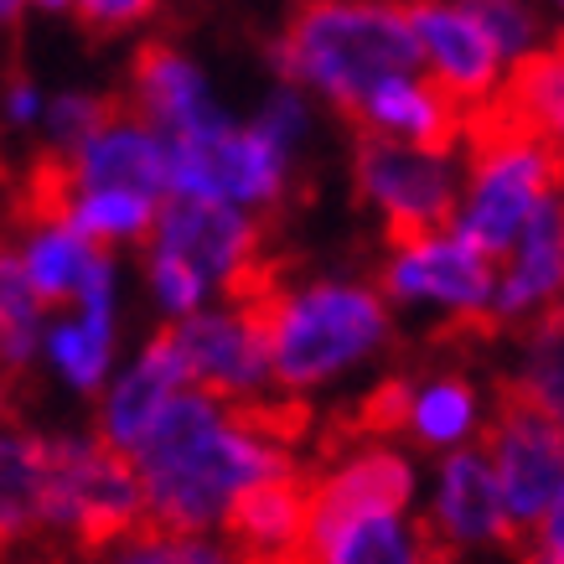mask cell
I'll return each instance as SVG.
<instances>
[{
  "label": "cell",
  "instance_id": "cell-1",
  "mask_svg": "<svg viewBox=\"0 0 564 564\" xmlns=\"http://www.w3.org/2000/svg\"><path fill=\"white\" fill-rule=\"evenodd\" d=\"M130 462L145 492L140 529L203 533L207 523H218L239 487L270 477L295 456L228 425L223 410L203 393H172L151 430L130 445Z\"/></svg>",
  "mask_w": 564,
  "mask_h": 564
},
{
  "label": "cell",
  "instance_id": "cell-2",
  "mask_svg": "<svg viewBox=\"0 0 564 564\" xmlns=\"http://www.w3.org/2000/svg\"><path fill=\"white\" fill-rule=\"evenodd\" d=\"M311 135L316 104L274 78L249 115H223L172 140V197H203L270 218L291 203Z\"/></svg>",
  "mask_w": 564,
  "mask_h": 564
},
{
  "label": "cell",
  "instance_id": "cell-3",
  "mask_svg": "<svg viewBox=\"0 0 564 564\" xmlns=\"http://www.w3.org/2000/svg\"><path fill=\"white\" fill-rule=\"evenodd\" d=\"M264 63L316 109L352 115L378 78L414 68L404 0H295L264 47Z\"/></svg>",
  "mask_w": 564,
  "mask_h": 564
},
{
  "label": "cell",
  "instance_id": "cell-4",
  "mask_svg": "<svg viewBox=\"0 0 564 564\" xmlns=\"http://www.w3.org/2000/svg\"><path fill=\"white\" fill-rule=\"evenodd\" d=\"M140 249H145V285L172 322L203 311L213 295L259 291L274 274L264 218L203 197H166Z\"/></svg>",
  "mask_w": 564,
  "mask_h": 564
},
{
  "label": "cell",
  "instance_id": "cell-5",
  "mask_svg": "<svg viewBox=\"0 0 564 564\" xmlns=\"http://www.w3.org/2000/svg\"><path fill=\"white\" fill-rule=\"evenodd\" d=\"M264 311V343H270V378L280 389H306L343 373L373 347L389 343V301L373 280L358 274H316L285 280L274 270L259 291Z\"/></svg>",
  "mask_w": 564,
  "mask_h": 564
},
{
  "label": "cell",
  "instance_id": "cell-6",
  "mask_svg": "<svg viewBox=\"0 0 564 564\" xmlns=\"http://www.w3.org/2000/svg\"><path fill=\"white\" fill-rule=\"evenodd\" d=\"M481 456L497 477L508 554L518 564H560V393L513 373L497 383V410L481 430Z\"/></svg>",
  "mask_w": 564,
  "mask_h": 564
},
{
  "label": "cell",
  "instance_id": "cell-7",
  "mask_svg": "<svg viewBox=\"0 0 564 564\" xmlns=\"http://www.w3.org/2000/svg\"><path fill=\"white\" fill-rule=\"evenodd\" d=\"M462 187L451 228L481 254L502 259V249L523 234V223L560 197V140L533 135L502 115H477L466 124Z\"/></svg>",
  "mask_w": 564,
  "mask_h": 564
},
{
  "label": "cell",
  "instance_id": "cell-8",
  "mask_svg": "<svg viewBox=\"0 0 564 564\" xmlns=\"http://www.w3.org/2000/svg\"><path fill=\"white\" fill-rule=\"evenodd\" d=\"M456 187L462 145H404L383 135H358L352 145V192L389 243L451 228Z\"/></svg>",
  "mask_w": 564,
  "mask_h": 564
},
{
  "label": "cell",
  "instance_id": "cell-9",
  "mask_svg": "<svg viewBox=\"0 0 564 564\" xmlns=\"http://www.w3.org/2000/svg\"><path fill=\"white\" fill-rule=\"evenodd\" d=\"M373 285L389 306H441L445 332H462V337L497 332L492 326L497 259L481 254L477 243H466L456 228L393 239Z\"/></svg>",
  "mask_w": 564,
  "mask_h": 564
},
{
  "label": "cell",
  "instance_id": "cell-10",
  "mask_svg": "<svg viewBox=\"0 0 564 564\" xmlns=\"http://www.w3.org/2000/svg\"><path fill=\"white\" fill-rule=\"evenodd\" d=\"M145 492L135 462L104 435L94 441H52V529H68L84 554H99L115 539L140 529Z\"/></svg>",
  "mask_w": 564,
  "mask_h": 564
},
{
  "label": "cell",
  "instance_id": "cell-11",
  "mask_svg": "<svg viewBox=\"0 0 564 564\" xmlns=\"http://www.w3.org/2000/svg\"><path fill=\"white\" fill-rule=\"evenodd\" d=\"M42 192H135L151 203L172 197V140L140 115H130L124 104H115L94 130H88L73 151L47 155Z\"/></svg>",
  "mask_w": 564,
  "mask_h": 564
},
{
  "label": "cell",
  "instance_id": "cell-12",
  "mask_svg": "<svg viewBox=\"0 0 564 564\" xmlns=\"http://www.w3.org/2000/svg\"><path fill=\"white\" fill-rule=\"evenodd\" d=\"M270 285V280H264ZM259 285V291H264ZM259 291L223 295L218 306H203L172 322V343L182 373L203 399L223 404L270 383V343H264V311Z\"/></svg>",
  "mask_w": 564,
  "mask_h": 564
},
{
  "label": "cell",
  "instance_id": "cell-13",
  "mask_svg": "<svg viewBox=\"0 0 564 564\" xmlns=\"http://www.w3.org/2000/svg\"><path fill=\"white\" fill-rule=\"evenodd\" d=\"M404 17H410L414 36V68L425 73L466 120L497 109L513 68L502 63L497 42L481 32V21L462 0H404Z\"/></svg>",
  "mask_w": 564,
  "mask_h": 564
},
{
  "label": "cell",
  "instance_id": "cell-14",
  "mask_svg": "<svg viewBox=\"0 0 564 564\" xmlns=\"http://www.w3.org/2000/svg\"><path fill=\"white\" fill-rule=\"evenodd\" d=\"M124 109L155 124L166 140L192 135V130L228 115L207 63L182 42H166V36L135 47L130 68H124Z\"/></svg>",
  "mask_w": 564,
  "mask_h": 564
},
{
  "label": "cell",
  "instance_id": "cell-15",
  "mask_svg": "<svg viewBox=\"0 0 564 564\" xmlns=\"http://www.w3.org/2000/svg\"><path fill=\"white\" fill-rule=\"evenodd\" d=\"M410 492H414L410 462L383 451V445L358 451L347 466L311 471V554H316V564H326L332 539L347 533L352 523L399 518L410 508Z\"/></svg>",
  "mask_w": 564,
  "mask_h": 564
},
{
  "label": "cell",
  "instance_id": "cell-16",
  "mask_svg": "<svg viewBox=\"0 0 564 564\" xmlns=\"http://www.w3.org/2000/svg\"><path fill=\"white\" fill-rule=\"evenodd\" d=\"M564 285V213L560 197L544 203L523 223L502 259H497V285H492V326H529L544 311H560Z\"/></svg>",
  "mask_w": 564,
  "mask_h": 564
},
{
  "label": "cell",
  "instance_id": "cell-17",
  "mask_svg": "<svg viewBox=\"0 0 564 564\" xmlns=\"http://www.w3.org/2000/svg\"><path fill=\"white\" fill-rule=\"evenodd\" d=\"M347 120H358L362 135L404 140V145H462L466 124H471L420 68H399L378 78Z\"/></svg>",
  "mask_w": 564,
  "mask_h": 564
},
{
  "label": "cell",
  "instance_id": "cell-18",
  "mask_svg": "<svg viewBox=\"0 0 564 564\" xmlns=\"http://www.w3.org/2000/svg\"><path fill=\"white\" fill-rule=\"evenodd\" d=\"M430 523L451 539L456 549L471 544H508V518H502V497H497V477L481 451H456L441 466V497L430 508Z\"/></svg>",
  "mask_w": 564,
  "mask_h": 564
},
{
  "label": "cell",
  "instance_id": "cell-19",
  "mask_svg": "<svg viewBox=\"0 0 564 564\" xmlns=\"http://www.w3.org/2000/svg\"><path fill=\"white\" fill-rule=\"evenodd\" d=\"M52 529V441L0 435V560Z\"/></svg>",
  "mask_w": 564,
  "mask_h": 564
},
{
  "label": "cell",
  "instance_id": "cell-20",
  "mask_svg": "<svg viewBox=\"0 0 564 564\" xmlns=\"http://www.w3.org/2000/svg\"><path fill=\"white\" fill-rule=\"evenodd\" d=\"M187 373H182V358H176V343H172V326H161L145 352L135 358V368L120 378V389L109 399V410H104V441L120 445L124 456H130V445L151 430V420L166 410V399L182 393Z\"/></svg>",
  "mask_w": 564,
  "mask_h": 564
},
{
  "label": "cell",
  "instance_id": "cell-21",
  "mask_svg": "<svg viewBox=\"0 0 564 564\" xmlns=\"http://www.w3.org/2000/svg\"><path fill=\"white\" fill-rule=\"evenodd\" d=\"M42 347L73 389H99L109 352H115V295L73 306L68 322H52L42 332Z\"/></svg>",
  "mask_w": 564,
  "mask_h": 564
},
{
  "label": "cell",
  "instance_id": "cell-22",
  "mask_svg": "<svg viewBox=\"0 0 564 564\" xmlns=\"http://www.w3.org/2000/svg\"><path fill=\"white\" fill-rule=\"evenodd\" d=\"M487 115H502V120L523 124L533 135L560 140V124H564V57H560V47L549 42L544 52L523 57V63L508 73L497 109H487Z\"/></svg>",
  "mask_w": 564,
  "mask_h": 564
},
{
  "label": "cell",
  "instance_id": "cell-23",
  "mask_svg": "<svg viewBox=\"0 0 564 564\" xmlns=\"http://www.w3.org/2000/svg\"><path fill=\"white\" fill-rule=\"evenodd\" d=\"M42 332H47V306L36 301L32 280L11 249V234H6L0 239V368L6 373L32 368V358L42 352Z\"/></svg>",
  "mask_w": 564,
  "mask_h": 564
},
{
  "label": "cell",
  "instance_id": "cell-24",
  "mask_svg": "<svg viewBox=\"0 0 564 564\" xmlns=\"http://www.w3.org/2000/svg\"><path fill=\"white\" fill-rule=\"evenodd\" d=\"M462 6L481 21V32L497 42V52H502L508 68H518L523 57L549 47L544 0H462Z\"/></svg>",
  "mask_w": 564,
  "mask_h": 564
},
{
  "label": "cell",
  "instance_id": "cell-25",
  "mask_svg": "<svg viewBox=\"0 0 564 564\" xmlns=\"http://www.w3.org/2000/svg\"><path fill=\"white\" fill-rule=\"evenodd\" d=\"M109 109H115V94H104V88H94V84L47 88V109H42V124H36L42 151L47 155L73 151V145H78Z\"/></svg>",
  "mask_w": 564,
  "mask_h": 564
},
{
  "label": "cell",
  "instance_id": "cell-26",
  "mask_svg": "<svg viewBox=\"0 0 564 564\" xmlns=\"http://www.w3.org/2000/svg\"><path fill=\"white\" fill-rule=\"evenodd\" d=\"M471 420H477V399H471V389H466L462 378H441V383H430V389L414 393L410 425L420 430L425 441H435V445L462 441L466 430H471Z\"/></svg>",
  "mask_w": 564,
  "mask_h": 564
},
{
  "label": "cell",
  "instance_id": "cell-27",
  "mask_svg": "<svg viewBox=\"0 0 564 564\" xmlns=\"http://www.w3.org/2000/svg\"><path fill=\"white\" fill-rule=\"evenodd\" d=\"M130 544L115 554V564H239L234 549L207 544L203 533H166V529H135L124 533Z\"/></svg>",
  "mask_w": 564,
  "mask_h": 564
},
{
  "label": "cell",
  "instance_id": "cell-28",
  "mask_svg": "<svg viewBox=\"0 0 564 564\" xmlns=\"http://www.w3.org/2000/svg\"><path fill=\"white\" fill-rule=\"evenodd\" d=\"M414 393L420 389H414L410 378H383L358 410L347 414V420H337V430L343 435H362V441H389V435H399V430L410 425Z\"/></svg>",
  "mask_w": 564,
  "mask_h": 564
},
{
  "label": "cell",
  "instance_id": "cell-29",
  "mask_svg": "<svg viewBox=\"0 0 564 564\" xmlns=\"http://www.w3.org/2000/svg\"><path fill=\"white\" fill-rule=\"evenodd\" d=\"M326 564H420V560H414L410 539L393 529V518H368V523H352L347 533L332 539Z\"/></svg>",
  "mask_w": 564,
  "mask_h": 564
},
{
  "label": "cell",
  "instance_id": "cell-30",
  "mask_svg": "<svg viewBox=\"0 0 564 564\" xmlns=\"http://www.w3.org/2000/svg\"><path fill=\"white\" fill-rule=\"evenodd\" d=\"M166 11V0H68V17H78L94 36H135Z\"/></svg>",
  "mask_w": 564,
  "mask_h": 564
},
{
  "label": "cell",
  "instance_id": "cell-31",
  "mask_svg": "<svg viewBox=\"0 0 564 564\" xmlns=\"http://www.w3.org/2000/svg\"><path fill=\"white\" fill-rule=\"evenodd\" d=\"M47 109V84H36L32 73H6L0 78V124L17 135H36Z\"/></svg>",
  "mask_w": 564,
  "mask_h": 564
},
{
  "label": "cell",
  "instance_id": "cell-32",
  "mask_svg": "<svg viewBox=\"0 0 564 564\" xmlns=\"http://www.w3.org/2000/svg\"><path fill=\"white\" fill-rule=\"evenodd\" d=\"M21 21H26V6L21 0H0V36L21 32Z\"/></svg>",
  "mask_w": 564,
  "mask_h": 564
},
{
  "label": "cell",
  "instance_id": "cell-33",
  "mask_svg": "<svg viewBox=\"0 0 564 564\" xmlns=\"http://www.w3.org/2000/svg\"><path fill=\"white\" fill-rule=\"evenodd\" d=\"M26 17H68V0H21Z\"/></svg>",
  "mask_w": 564,
  "mask_h": 564
},
{
  "label": "cell",
  "instance_id": "cell-34",
  "mask_svg": "<svg viewBox=\"0 0 564 564\" xmlns=\"http://www.w3.org/2000/svg\"><path fill=\"white\" fill-rule=\"evenodd\" d=\"M6 414H11V399H6V389H0V420H6Z\"/></svg>",
  "mask_w": 564,
  "mask_h": 564
},
{
  "label": "cell",
  "instance_id": "cell-35",
  "mask_svg": "<svg viewBox=\"0 0 564 564\" xmlns=\"http://www.w3.org/2000/svg\"><path fill=\"white\" fill-rule=\"evenodd\" d=\"M560 6H564V0H544V11H549V17H554V11H560Z\"/></svg>",
  "mask_w": 564,
  "mask_h": 564
},
{
  "label": "cell",
  "instance_id": "cell-36",
  "mask_svg": "<svg viewBox=\"0 0 564 564\" xmlns=\"http://www.w3.org/2000/svg\"><path fill=\"white\" fill-rule=\"evenodd\" d=\"M36 564H47V560H36ZM52 564H57V560H52Z\"/></svg>",
  "mask_w": 564,
  "mask_h": 564
}]
</instances>
